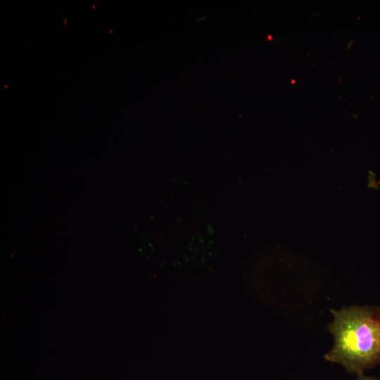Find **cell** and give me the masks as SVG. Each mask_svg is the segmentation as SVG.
I'll return each instance as SVG.
<instances>
[{
    "label": "cell",
    "mask_w": 380,
    "mask_h": 380,
    "mask_svg": "<svg viewBox=\"0 0 380 380\" xmlns=\"http://www.w3.org/2000/svg\"><path fill=\"white\" fill-rule=\"evenodd\" d=\"M331 312L334 319L329 329L334 345L324 359L357 376L380 365V305H356Z\"/></svg>",
    "instance_id": "cell-1"
},
{
    "label": "cell",
    "mask_w": 380,
    "mask_h": 380,
    "mask_svg": "<svg viewBox=\"0 0 380 380\" xmlns=\"http://www.w3.org/2000/svg\"><path fill=\"white\" fill-rule=\"evenodd\" d=\"M356 380H380V379L376 377L366 376L363 374L357 376V378Z\"/></svg>",
    "instance_id": "cell-2"
}]
</instances>
